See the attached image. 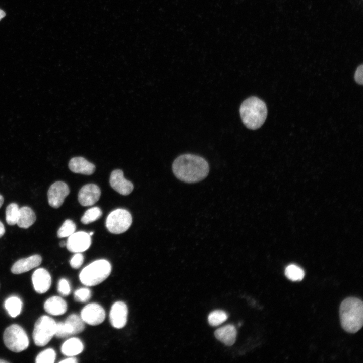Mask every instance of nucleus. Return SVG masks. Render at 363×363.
I'll return each mask as SVG.
<instances>
[{
  "instance_id": "obj_9",
  "label": "nucleus",
  "mask_w": 363,
  "mask_h": 363,
  "mask_svg": "<svg viewBox=\"0 0 363 363\" xmlns=\"http://www.w3.org/2000/svg\"><path fill=\"white\" fill-rule=\"evenodd\" d=\"M80 316L84 323L96 326L101 324L105 318V312L103 307L97 303H90L81 310Z\"/></svg>"
},
{
  "instance_id": "obj_20",
  "label": "nucleus",
  "mask_w": 363,
  "mask_h": 363,
  "mask_svg": "<svg viewBox=\"0 0 363 363\" xmlns=\"http://www.w3.org/2000/svg\"><path fill=\"white\" fill-rule=\"evenodd\" d=\"M84 349L82 342L78 338L67 340L62 345V353L68 356H74L81 353Z\"/></svg>"
},
{
  "instance_id": "obj_27",
  "label": "nucleus",
  "mask_w": 363,
  "mask_h": 363,
  "mask_svg": "<svg viewBox=\"0 0 363 363\" xmlns=\"http://www.w3.org/2000/svg\"><path fill=\"white\" fill-rule=\"evenodd\" d=\"M227 318V315L224 311L215 310L210 313L208 320L210 325L216 326L225 321Z\"/></svg>"
},
{
  "instance_id": "obj_32",
  "label": "nucleus",
  "mask_w": 363,
  "mask_h": 363,
  "mask_svg": "<svg viewBox=\"0 0 363 363\" xmlns=\"http://www.w3.org/2000/svg\"><path fill=\"white\" fill-rule=\"evenodd\" d=\"M362 74L363 65L362 64H361L356 69L354 74L355 81L356 83L360 85H362L363 84Z\"/></svg>"
},
{
  "instance_id": "obj_16",
  "label": "nucleus",
  "mask_w": 363,
  "mask_h": 363,
  "mask_svg": "<svg viewBox=\"0 0 363 363\" xmlns=\"http://www.w3.org/2000/svg\"><path fill=\"white\" fill-rule=\"evenodd\" d=\"M42 262V258L39 255H32L26 258L17 261L11 268V272L16 274L27 272L38 266Z\"/></svg>"
},
{
  "instance_id": "obj_35",
  "label": "nucleus",
  "mask_w": 363,
  "mask_h": 363,
  "mask_svg": "<svg viewBox=\"0 0 363 363\" xmlns=\"http://www.w3.org/2000/svg\"><path fill=\"white\" fill-rule=\"evenodd\" d=\"M5 12L3 10L0 9V21L5 16Z\"/></svg>"
},
{
  "instance_id": "obj_3",
  "label": "nucleus",
  "mask_w": 363,
  "mask_h": 363,
  "mask_svg": "<svg viewBox=\"0 0 363 363\" xmlns=\"http://www.w3.org/2000/svg\"><path fill=\"white\" fill-rule=\"evenodd\" d=\"M239 113L243 124L248 129L256 130L262 126L267 115L265 103L259 98L252 96L241 103Z\"/></svg>"
},
{
  "instance_id": "obj_10",
  "label": "nucleus",
  "mask_w": 363,
  "mask_h": 363,
  "mask_svg": "<svg viewBox=\"0 0 363 363\" xmlns=\"http://www.w3.org/2000/svg\"><path fill=\"white\" fill-rule=\"evenodd\" d=\"M69 193V188L66 183L62 181L55 182L51 185L47 192L49 205L54 208H59Z\"/></svg>"
},
{
  "instance_id": "obj_15",
  "label": "nucleus",
  "mask_w": 363,
  "mask_h": 363,
  "mask_svg": "<svg viewBox=\"0 0 363 363\" xmlns=\"http://www.w3.org/2000/svg\"><path fill=\"white\" fill-rule=\"evenodd\" d=\"M32 281L35 290L40 294L47 291L51 284V277L49 273L42 268H38L34 272Z\"/></svg>"
},
{
  "instance_id": "obj_39",
  "label": "nucleus",
  "mask_w": 363,
  "mask_h": 363,
  "mask_svg": "<svg viewBox=\"0 0 363 363\" xmlns=\"http://www.w3.org/2000/svg\"><path fill=\"white\" fill-rule=\"evenodd\" d=\"M93 233H93V232H91L89 233V234L90 236H91V235H92L93 234Z\"/></svg>"
},
{
  "instance_id": "obj_1",
  "label": "nucleus",
  "mask_w": 363,
  "mask_h": 363,
  "mask_svg": "<svg viewBox=\"0 0 363 363\" xmlns=\"http://www.w3.org/2000/svg\"><path fill=\"white\" fill-rule=\"evenodd\" d=\"M172 171L180 180L187 183H195L207 177L209 172V166L208 162L200 156L184 154L174 160Z\"/></svg>"
},
{
  "instance_id": "obj_17",
  "label": "nucleus",
  "mask_w": 363,
  "mask_h": 363,
  "mask_svg": "<svg viewBox=\"0 0 363 363\" xmlns=\"http://www.w3.org/2000/svg\"><path fill=\"white\" fill-rule=\"evenodd\" d=\"M69 167L74 173L91 175L95 170V165L82 157L72 158L69 161Z\"/></svg>"
},
{
  "instance_id": "obj_5",
  "label": "nucleus",
  "mask_w": 363,
  "mask_h": 363,
  "mask_svg": "<svg viewBox=\"0 0 363 363\" xmlns=\"http://www.w3.org/2000/svg\"><path fill=\"white\" fill-rule=\"evenodd\" d=\"M3 340L6 347L15 352H21L29 346V339L25 331L17 324H12L5 329Z\"/></svg>"
},
{
  "instance_id": "obj_25",
  "label": "nucleus",
  "mask_w": 363,
  "mask_h": 363,
  "mask_svg": "<svg viewBox=\"0 0 363 363\" xmlns=\"http://www.w3.org/2000/svg\"><path fill=\"white\" fill-rule=\"evenodd\" d=\"M102 214V211L99 207H92L85 212L81 218V221L84 224H88L99 219Z\"/></svg>"
},
{
  "instance_id": "obj_33",
  "label": "nucleus",
  "mask_w": 363,
  "mask_h": 363,
  "mask_svg": "<svg viewBox=\"0 0 363 363\" xmlns=\"http://www.w3.org/2000/svg\"><path fill=\"white\" fill-rule=\"evenodd\" d=\"M78 360L77 359L74 357L73 356H69V357L65 359H63L59 361V362H67V363H75L77 362Z\"/></svg>"
},
{
  "instance_id": "obj_30",
  "label": "nucleus",
  "mask_w": 363,
  "mask_h": 363,
  "mask_svg": "<svg viewBox=\"0 0 363 363\" xmlns=\"http://www.w3.org/2000/svg\"><path fill=\"white\" fill-rule=\"evenodd\" d=\"M57 290L59 293L64 296L69 295L71 292L69 282L64 278L60 279L58 283Z\"/></svg>"
},
{
  "instance_id": "obj_2",
  "label": "nucleus",
  "mask_w": 363,
  "mask_h": 363,
  "mask_svg": "<svg viewBox=\"0 0 363 363\" xmlns=\"http://www.w3.org/2000/svg\"><path fill=\"white\" fill-rule=\"evenodd\" d=\"M339 316L341 325L346 332L355 333L363 324V303L357 297H349L340 304Z\"/></svg>"
},
{
  "instance_id": "obj_31",
  "label": "nucleus",
  "mask_w": 363,
  "mask_h": 363,
  "mask_svg": "<svg viewBox=\"0 0 363 363\" xmlns=\"http://www.w3.org/2000/svg\"><path fill=\"white\" fill-rule=\"evenodd\" d=\"M84 259V256L81 253H76L70 260V265L74 269H78L82 265Z\"/></svg>"
},
{
  "instance_id": "obj_13",
  "label": "nucleus",
  "mask_w": 363,
  "mask_h": 363,
  "mask_svg": "<svg viewBox=\"0 0 363 363\" xmlns=\"http://www.w3.org/2000/svg\"><path fill=\"white\" fill-rule=\"evenodd\" d=\"M128 316L127 306L124 302L118 301L112 306L109 320L112 326L116 329H121L126 324Z\"/></svg>"
},
{
  "instance_id": "obj_7",
  "label": "nucleus",
  "mask_w": 363,
  "mask_h": 363,
  "mask_svg": "<svg viewBox=\"0 0 363 363\" xmlns=\"http://www.w3.org/2000/svg\"><path fill=\"white\" fill-rule=\"evenodd\" d=\"M132 222V216L127 210L117 209L111 212L107 216L106 226L110 232L120 234L129 228Z\"/></svg>"
},
{
  "instance_id": "obj_21",
  "label": "nucleus",
  "mask_w": 363,
  "mask_h": 363,
  "mask_svg": "<svg viewBox=\"0 0 363 363\" xmlns=\"http://www.w3.org/2000/svg\"><path fill=\"white\" fill-rule=\"evenodd\" d=\"M36 218L35 214L31 208L27 206L22 207L19 208L17 224L20 228L26 229L34 224Z\"/></svg>"
},
{
  "instance_id": "obj_14",
  "label": "nucleus",
  "mask_w": 363,
  "mask_h": 363,
  "mask_svg": "<svg viewBox=\"0 0 363 363\" xmlns=\"http://www.w3.org/2000/svg\"><path fill=\"white\" fill-rule=\"evenodd\" d=\"M109 183L115 191L123 195H129L134 188L133 184L124 178L123 171L119 169L111 172Z\"/></svg>"
},
{
  "instance_id": "obj_12",
  "label": "nucleus",
  "mask_w": 363,
  "mask_h": 363,
  "mask_svg": "<svg viewBox=\"0 0 363 363\" xmlns=\"http://www.w3.org/2000/svg\"><path fill=\"white\" fill-rule=\"evenodd\" d=\"M101 191L99 187L94 184L84 185L80 190L78 193V201L83 206H89L94 205L99 199Z\"/></svg>"
},
{
  "instance_id": "obj_22",
  "label": "nucleus",
  "mask_w": 363,
  "mask_h": 363,
  "mask_svg": "<svg viewBox=\"0 0 363 363\" xmlns=\"http://www.w3.org/2000/svg\"><path fill=\"white\" fill-rule=\"evenodd\" d=\"M22 302L17 296H11L8 298L5 302V308L12 317L18 316L22 310Z\"/></svg>"
},
{
  "instance_id": "obj_26",
  "label": "nucleus",
  "mask_w": 363,
  "mask_h": 363,
  "mask_svg": "<svg viewBox=\"0 0 363 363\" xmlns=\"http://www.w3.org/2000/svg\"><path fill=\"white\" fill-rule=\"evenodd\" d=\"M76 228L75 223L70 219L64 221L57 232L58 238L67 237L71 235L75 231Z\"/></svg>"
},
{
  "instance_id": "obj_4",
  "label": "nucleus",
  "mask_w": 363,
  "mask_h": 363,
  "mask_svg": "<svg viewBox=\"0 0 363 363\" xmlns=\"http://www.w3.org/2000/svg\"><path fill=\"white\" fill-rule=\"evenodd\" d=\"M111 272V265L109 262L105 259H99L84 267L80 273L79 279L85 286H95L104 281Z\"/></svg>"
},
{
  "instance_id": "obj_38",
  "label": "nucleus",
  "mask_w": 363,
  "mask_h": 363,
  "mask_svg": "<svg viewBox=\"0 0 363 363\" xmlns=\"http://www.w3.org/2000/svg\"><path fill=\"white\" fill-rule=\"evenodd\" d=\"M1 362H8V361L3 360V359H0V363H1Z\"/></svg>"
},
{
  "instance_id": "obj_34",
  "label": "nucleus",
  "mask_w": 363,
  "mask_h": 363,
  "mask_svg": "<svg viewBox=\"0 0 363 363\" xmlns=\"http://www.w3.org/2000/svg\"><path fill=\"white\" fill-rule=\"evenodd\" d=\"M5 232V227L1 221H0V238L3 236Z\"/></svg>"
},
{
  "instance_id": "obj_8",
  "label": "nucleus",
  "mask_w": 363,
  "mask_h": 363,
  "mask_svg": "<svg viewBox=\"0 0 363 363\" xmlns=\"http://www.w3.org/2000/svg\"><path fill=\"white\" fill-rule=\"evenodd\" d=\"M84 328V322L81 316L73 314L69 316L65 322L56 323L55 336L66 338L82 332Z\"/></svg>"
},
{
  "instance_id": "obj_18",
  "label": "nucleus",
  "mask_w": 363,
  "mask_h": 363,
  "mask_svg": "<svg viewBox=\"0 0 363 363\" xmlns=\"http://www.w3.org/2000/svg\"><path fill=\"white\" fill-rule=\"evenodd\" d=\"M44 309L50 315L59 316L66 312L67 304L62 297L53 296L46 300L44 304Z\"/></svg>"
},
{
  "instance_id": "obj_28",
  "label": "nucleus",
  "mask_w": 363,
  "mask_h": 363,
  "mask_svg": "<svg viewBox=\"0 0 363 363\" xmlns=\"http://www.w3.org/2000/svg\"><path fill=\"white\" fill-rule=\"evenodd\" d=\"M56 358V353L52 348L46 349L40 352L36 357L37 363H53Z\"/></svg>"
},
{
  "instance_id": "obj_6",
  "label": "nucleus",
  "mask_w": 363,
  "mask_h": 363,
  "mask_svg": "<svg viewBox=\"0 0 363 363\" xmlns=\"http://www.w3.org/2000/svg\"><path fill=\"white\" fill-rule=\"evenodd\" d=\"M56 322L48 316H42L36 322L33 332L34 343L38 346L46 345L55 335Z\"/></svg>"
},
{
  "instance_id": "obj_36",
  "label": "nucleus",
  "mask_w": 363,
  "mask_h": 363,
  "mask_svg": "<svg viewBox=\"0 0 363 363\" xmlns=\"http://www.w3.org/2000/svg\"><path fill=\"white\" fill-rule=\"evenodd\" d=\"M3 202H4L3 197L0 194V208L2 206Z\"/></svg>"
},
{
  "instance_id": "obj_24",
  "label": "nucleus",
  "mask_w": 363,
  "mask_h": 363,
  "mask_svg": "<svg viewBox=\"0 0 363 363\" xmlns=\"http://www.w3.org/2000/svg\"><path fill=\"white\" fill-rule=\"evenodd\" d=\"M19 214L18 205L15 203L10 204L6 209V220L10 225L17 224Z\"/></svg>"
},
{
  "instance_id": "obj_37",
  "label": "nucleus",
  "mask_w": 363,
  "mask_h": 363,
  "mask_svg": "<svg viewBox=\"0 0 363 363\" xmlns=\"http://www.w3.org/2000/svg\"><path fill=\"white\" fill-rule=\"evenodd\" d=\"M59 245L62 247H65V246H66V243H65L64 241H62L59 243Z\"/></svg>"
},
{
  "instance_id": "obj_23",
  "label": "nucleus",
  "mask_w": 363,
  "mask_h": 363,
  "mask_svg": "<svg viewBox=\"0 0 363 363\" xmlns=\"http://www.w3.org/2000/svg\"><path fill=\"white\" fill-rule=\"evenodd\" d=\"M285 274L289 280L297 281L303 279L305 272L300 267L295 264H290L286 267Z\"/></svg>"
},
{
  "instance_id": "obj_19",
  "label": "nucleus",
  "mask_w": 363,
  "mask_h": 363,
  "mask_svg": "<svg viewBox=\"0 0 363 363\" xmlns=\"http://www.w3.org/2000/svg\"><path fill=\"white\" fill-rule=\"evenodd\" d=\"M237 331L235 327L228 324L217 329L214 332L215 337L224 344L231 346L235 341Z\"/></svg>"
},
{
  "instance_id": "obj_29",
  "label": "nucleus",
  "mask_w": 363,
  "mask_h": 363,
  "mask_svg": "<svg viewBox=\"0 0 363 363\" xmlns=\"http://www.w3.org/2000/svg\"><path fill=\"white\" fill-rule=\"evenodd\" d=\"M92 293L90 289L82 287L77 289L74 292V299L79 302H86L91 297Z\"/></svg>"
},
{
  "instance_id": "obj_11",
  "label": "nucleus",
  "mask_w": 363,
  "mask_h": 363,
  "mask_svg": "<svg viewBox=\"0 0 363 363\" xmlns=\"http://www.w3.org/2000/svg\"><path fill=\"white\" fill-rule=\"evenodd\" d=\"M91 244V236L84 231L74 232L68 237L66 247L74 253H81L87 250Z\"/></svg>"
}]
</instances>
